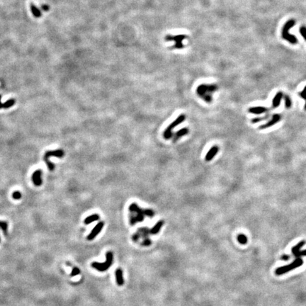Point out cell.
Masks as SVG:
<instances>
[{
	"label": "cell",
	"instance_id": "6da1fadb",
	"mask_svg": "<svg viewBox=\"0 0 306 306\" xmlns=\"http://www.w3.org/2000/svg\"><path fill=\"white\" fill-rule=\"evenodd\" d=\"M217 89L218 86L216 85H201L197 87L196 93L201 98H202L208 103H210L212 101L210 94Z\"/></svg>",
	"mask_w": 306,
	"mask_h": 306
},
{
	"label": "cell",
	"instance_id": "7a4b0ae2",
	"mask_svg": "<svg viewBox=\"0 0 306 306\" xmlns=\"http://www.w3.org/2000/svg\"><path fill=\"white\" fill-rule=\"evenodd\" d=\"M295 24H296V21L294 20L291 19L285 23L282 29V38L292 44H296L298 43L297 38L289 33L290 29Z\"/></svg>",
	"mask_w": 306,
	"mask_h": 306
},
{
	"label": "cell",
	"instance_id": "3957f363",
	"mask_svg": "<svg viewBox=\"0 0 306 306\" xmlns=\"http://www.w3.org/2000/svg\"><path fill=\"white\" fill-rule=\"evenodd\" d=\"M303 264V261L301 258H296L295 260L291 264L285 265V266H281V267H279L276 269L275 274L278 276L283 275V274H286L287 272L292 271V270L295 269V268H297L299 267V266H301L302 264Z\"/></svg>",
	"mask_w": 306,
	"mask_h": 306
},
{
	"label": "cell",
	"instance_id": "277c9868",
	"mask_svg": "<svg viewBox=\"0 0 306 306\" xmlns=\"http://www.w3.org/2000/svg\"><path fill=\"white\" fill-rule=\"evenodd\" d=\"M113 263V253L111 252H108L106 254V262L104 263L93 262L91 266L99 271H105L108 270Z\"/></svg>",
	"mask_w": 306,
	"mask_h": 306
},
{
	"label": "cell",
	"instance_id": "5b68a950",
	"mask_svg": "<svg viewBox=\"0 0 306 306\" xmlns=\"http://www.w3.org/2000/svg\"><path fill=\"white\" fill-rule=\"evenodd\" d=\"M65 155V152L63 150H51V151H48L45 153L43 160L45 162L47 165L48 169H49L50 171H53L55 169V166L53 162H51L49 160L50 157H56L61 158L63 157V156Z\"/></svg>",
	"mask_w": 306,
	"mask_h": 306
},
{
	"label": "cell",
	"instance_id": "8992f818",
	"mask_svg": "<svg viewBox=\"0 0 306 306\" xmlns=\"http://www.w3.org/2000/svg\"><path fill=\"white\" fill-rule=\"evenodd\" d=\"M129 210L131 212H135L137 216H132L130 219V223L131 225H134L138 222H143L144 220V210H143L138 207L137 203H132L129 207Z\"/></svg>",
	"mask_w": 306,
	"mask_h": 306
},
{
	"label": "cell",
	"instance_id": "52a82bcc",
	"mask_svg": "<svg viewBox=\"0 0 306 306\" xmlns=\"http://www.w3.org/2000/svg\"><path fill=\"white\" fill-rule=\"evenodd\" d=\"M186 119V115L184 114H181L180 115H179L177 118L175 119V120L173 121L171 124L169 125V126L167 127V128H166V130H165V132H164V134H163V136L164 138H165V139L166 140H169L171 138L173 137V133L172 132H171V130H172L173 128H174L175 127H177V126H179L180 124H182V123L184 122V121H185Z\"/></svg>",
	"mask_w": 306,
	"mask_h": 306
},
{
	"label": "cell",
	"instance_id": "ba28073f",
	"mask_svg": "<svg viewBox=\"0 0 306 306\" xmlns=\"http://www.w3.org/2000/svg\"><path fill=\"white\" fill-rule=\"evenodd\" d=\"M186 38H187V36H186V35H167L165 36V40L166 41L174 42V48H176V49H182V48H184V44H183V41H184V40H185Z\"/></svg>",
	"mask_w": 306,
	"mask_h": 306
},
{
	"label": "cell",
	"instance_id": "9c48e42d",
	"mask_svg": "<svg viewBox=\"0 0 306 306\" xmlns=\"http://www.w3.org/2000/svg\"><path fill=\"white\" fill-rule=\"evenodd\" d=\"M281 118H282V117H281V114H279V113H274V114L272 115L271 118L270 119L266 124L261 125V126L259 127V129L264 130L266 129V128H270V127H272L275 124H278V123L281 120Z\"/></svg>",
	"mask_w": 306,
	"mask_h": 306
},
{
	"label": "cell",
	"instance_id": "30bf717a",
	"mask_svg": "<svg viewBox=\"0 0 306 306\" xmlns=\"http://www.w3.org/2000/svg\"><path fill=\"white\" fill-rule=\"evenodd\" d=\"M104 226V222H99L96 224V225L95 226L94 228H93L92 230L91 231V232L89 233V235L87 236V240L91 241V240H93L94 239L96 238V236L99 234V232L102 231V230L103 229Z\"/></svg>",
	"mask_w": 306,
	"mask_h": 306
},
{
	"label": "cell",
	"instance_id": "8fae6325",
	"mask_svg": "<svg viewBox=\"0 0 306 306\" xmlns=\"http://www.w3.org/2000/svg\"><path fill=\"white\" fill-rule=\"evenodd\" d=\"M270 110H271V108H266L264 107V106H253V107L249 108L248 112L252 113V114L259 115L262 114V113H267Z\"/></svg>",
	"mask_w": 306,
	"mask_h": 306
},
{
	"label": "cell",
	"instance_id": "7c38bea8",
	"mask_svg": "<svg viewBox=\"0 0 306 306\" xmlns=\"http://www.w3.org/2000/svg\"><path fill=\"white\" fill-rule=\"evenodd\" d=\"M42 171L40 169H37L32 174V181L33 184L36 186L42 185Z\"/></svg>",
	"mask_w": 306,
	"mask_h": 306
},
{
	"label": "cell",
	"instance_id": "4fadbf2b",
	"mask_svg": "<svg viewBox=\"0 0 306 306\" xmlns=\"http://www.w3.org/2000/svg\"><path fill=\"white\" fill-rule=\"evenodd\" d=\"M218 151H219V147H218V145H214V146H213L206 154V157H205L206 161H211V160L213 159L214 157L218 154Z\"/></svg>",
	"mask_w": 306,
	"mask_h": 306
},
{
	"label": "cell",
	"instance_id": "5bb4252c",
	"mask_svg": "<svg viewBox=\"0 0 306 306\" xmlns=\"http://www.w3.org/2000/svg\"><path fill=\"white\" fill-rule=\"evenodd\" d=\"M283 97V94L282 91H279V92L277 93V94L275 95V96L273 99V101H272V106L271 107V109H274L277 108L278 106H279Z\"/></svg>",
	"mask_w": 306,
	"mask_h": 306
},
{
	"label": "cell",
	"instance_id": "9a60e30c",
	"mask_svg": "<svg viewBox=\"0 0 306 306\" xmlns=\"http://www.w3.org/2000/svg\"><path fill=\"white\" fill-rule=\"evenodd\" d=\"M188 133V128H182V129H180L178 131L175 132V133L174 134V138H173V142L174 143H175L177 140H178L180 138H182V136L185 135H187V134Z\"/></svg>",
	"mask_w": 306,
	"mask_h": 306
},
{
	"label": "cell",
	"instance_id": "2e32d148",
	"mask_svg": "<svg viewBox=\"0 0 306 306\" xmlns=\"http://www.w3.org/2000/svg\"><path fill=\"white\" fill-rule=\"evenodd\" d=\"M115 280H116L117 284H118L119 286H121V285H124V277H123V271L121 268H118V269L115 271Z\"/></svg>",
	"mask_w": 306,
	"mask_h": 306
},
{
	"label": "cell",
	"instance_id": "e0dca14e",
	"mask_svg": "<svg viewBox=\"0 0 306 306\" xmlns=\"http://www.w3.org/2000/svg\"><path fill=\"white\" fill-rule=\"evenodd\" d=\"M164 225V221H160L157 223L154 226L152 227V229L150 230V233L152 235H156L157 234L158 232H160V230H161L162 225Z\"/></svg>",
	"mask_w": 306,
	"mask_h": 306
},
{
	"label": "cell",
	"instance_id": "ac0fdd59",
	"mask_svg": "<svg viewBox=\"0 0 306 306\" xmlns=\"http://www.w3.org/2000/svg\"><path fill=\"white\" fill-rule=\"evenodd\" d=\"M99 218L100 216L99 214H92V215L89 216L88 217L85 218V221H84V223H85V225H89V224L93 223V222L99 221Z\"/></svg>",
	"mask_w": 306,
	"mask_h": 306
},
{
	"label": "cell",
	"instance_id": "d6986e66",
	"mask_svg": "<svg viewBox=\"0 0 306 306\" xmlns=\"http://www.w3.org/2000/svg\"><path fill=\"white\" fill-rule=\"evenodd\" d=\"M30 8H31V11L32 12L33 16H35V18H40V16H42L41 12L38 9V7L35 6V4L31 3V5H30Z\"/></svg>",
	"mask_w": 306,
	"mask_h": 306
},
{
	"label": "cell",
	"instance_id": "ffe728a7",
	"mask_svg": "<svg viewBox=\"0 0 306 306\" xmlns=\"http://www.w3.org/2000/svg\"><path fill=\"white\" fill-rule=\"evenodd\" d=\"M305 244V242L303 241H303H300V242H298V243L296 244V245H295L294 247L292 248V250H291L293 255H295V254L297 253L298 252H299L300 249V248L303 247V246Z\"/></svg>",
	"mask_w": 306,
	"mask_h": 306
},
{
	"label": "cell",
	"instance_id": "44dd1931",
	"mask_svg": "<svg viewBox=\"0 0 306 306\" xmlns=\"http://www.w3.org/2000/svg\"><path fill=\"white\" fill-rule=\"evenodd\" d=\"M269 117H270V114H269V113H268V114L265 115L264 116H263V117H258V118H252L251 120V123H252V124H257V123L261 122V121H262L267 120V119L269 118Z\"/></svg>",
	"mask_w": 306,
	"mask_h": 306
},
{
	"label": "cell",
	"instance_id": "7402d4cb",
	"mask_svg": "<svg viewBox=\"0 0 306 306\" xmlns=\"http://www.w3.org/2000/svg\"><path fill=\"white\" fill-rule=\"evenodd\" d=\"M283 99L285 101V106L286 109H290L292 106V102L291 97L287 94H283Z\"/></svg>",
	"mask_w": 306,
	"mask_h": 306
},
{
	"label": "cell",
	"instance_id": "603a6c76",
	"mask_svg": "<svg viewBox=\"0 0 306 306\" xmlns=\"http://www.w3.org/2000/svg\"><path fill=\"white\" fill-rule=\"evenodd\" d=\"M0 229L2 230L4 234L6 235L8 231V223L6 221H0Z\"/></svg>",
	"mask_w": 306,
	"mask_h": 306
},
{
	"label": "cell",
	"instance_id": "cb8c5ba5",
	"mask_svg": "<svg viewBox=\"0 0 306 306\" xmlns=\"http://www.w3.org/2000/svg\"><path fill=\"white\" fill-rule=\"evenodd\" d=\"M15 102H16V101H15L14 99H11L7 101L4 104H3L2 107L4 109H9V108L12 107V106L14 105Z\"/></svg>",
	"mask_w": 306,
	"mask_h": 306
},
{
	"label": "cell",
	"instance_id": "d4e9b609",
	"mask_svg": "<svg viewBox=\"0 0 306 306\" xmlns=\"http://www.w3.org/2000/svg\"><path fill=\"white\" fill-rule=\"evenodd\" d=\"M238 240L240 244H245L247 242V236L244 235L243 234H240L238 236Z\"/></svg>",
	"mask_w": 306,
	"mask_h": 306
},
{
	"label": "cell",
	"instance_id": "484cf974",
	"mask_svg": "<svg viewBox=\"0 0 306 306\" xmlns=\"http://www.w3.org/2000/svg\"><path fill=\"white\" fill-rule=\"evenodd\" d=\"M299 96L300 97L303 99L305 101V106H304V109H305V111H306V86L304 87L303 90L301 92H299Z\"/></svg>",
	"mask_w": 306,
	"mask_h": 306
},
{
	"label": "cell",
	"instance_id": "4316f807",
	"mask_svg": "<svg viewBox=\"0 0 306 306\" xmlns=\"http://www.w3.org/2000/svg\"><path fill=\"white\" fill-rule=\"evenodd\" d=\"M22 196L21 192L18 191H15L13 192L12 193V197L13 199H15V200H19V199H21V198Z\"/></svg>",
	"mask_w": 306,
	"mask_h": 306
},
{
	"label": "cell",
	"instance_id": "83f0119b",
	"mask_svg": "<svg viewBox=\"0 0 306 306\" xmlns=\"http://www.w3.org/2000/svg\"><path fill=\"white\" fill-rule=\"evenodd\" d=\"M80 274L79 268L77 267H74L73 268H72V272H71V274H70V276L72 277H75V276H77L78 274Z\"/></svg>",
	"mask_w": 306,
	"mask_h": 306
},
{
	"label": "cell",
	"instance_id": "f1b7e54d",
	"mask_svg": "<svg viewBox=\"0 0 306 306\" xmlns=\"http://www.w3.org/2000/svg\"><path fill=\"white\" fill-rule=\"evenodd\" d=\"M293 255L296 257V258H300V257H306V249L305 250H302V251L300 250L299 252H298L297 253H296Z\"/></svg>",
	"mask_w": 306,
	"mask_h": 306
},
{
	"label": "cell",
	"instance_id": "f546056e",
	"mask_svg": "<svg viewBox=\"0 0 306 306\" xmlns=\"http://www.w3.org/2000/svg\"><path fill=\"white\" fill-rule=\"evenodd\" d=\"M144 215L150 218H152L154 216V211L151 209H145L144 210Z\"/></svg>",
	"mask_w": 306,
	"mask_h": 306
},
{
	"label": "cell",
	"instance_id": "4dcf8cb0",
	"mask_svg": "<svg viewBox=\"0 0 306 306\" xmlns=\"http://www.w3.org/2000/svg\"><path fill=\"white\" fill-rule=\"evenodd\" d=\"M299 31H300V33L301 34L302 36L303 37V38L306 40V27H305V26L300 27Z\"/></svg>",
	"mask_w": 306,
	"mask_h": 306
},
{
	"label": "cell",
	"instance_id": "1f68e13d",
	"mask_svg": "<svg viewBox=\"0 0 306 306\" xmlns=\"http://www.w3.org/2000/svg\"><path fill=\"white\" fill-rule=\"evenodd\" d=\"M151 244V241L148 238H145V240L142 243V245L143 246H150Z\"/></svg>",
	"mask_w": 306,
	"mask_h": 306
},
{
	"label": "cell",
	"instance_id": "d6a6232c",
	"mask_svg": "<svg viewBox=\"0 0 306 306\" xmlns=\"http://www.w3.org/2000/svg\"><path fill=\"white\" fill-rule=\"evenodd\" d=\"M140 237V235H139V233H138V232L135 233V234L134 235H133V237H132V240H133V241H134V242H137V241H138V240H139Z\"/></svg>",
	"mask_w": 306,
	"mask_h": 306
},
{
	"label": "cell",
	"instance_id": "836d02e7",
	"mask_svg": "<svg viewBox=\"0 0 306 306\" xmlns=\"http://www.w3.org/2000/svg\"><path fill=\"white\" fill-rule=\"evenodd\" d=\"M290 258H291V257L289 256L288 255H283L281 256V259L283 261H288V259H290Z\"/></svg>",
	"mask_w": 306,
	"mask_h": 306
},
{
	"label": "cell",
	"instance_id": "e575fe53",
	"mask_svg": "<svg viewBox=\"0 0 306 306\" xmlns=\"http://www.w3.org/2000/svg\"><path fill=\"white\" fill-rule=\"evenodd\" d=\"M1 95H0V109H2V108H3V107H2L3 104H1Z\"/></svg>",
	"mask_w": 306,
	"mask_h": 306
},
{
	"label": "cell",
	"instance_id": "d590c367",
	"mask_svg": "<svg viewBox=\"0 0 306 306\" xmlns=\"http://www.w3.org/2000/svg\"><path fill=\"white\" fill-rule=\"evenodd\" d=\"M0 242H1V239H0Z\"/></svg>",
	"mask_w": 306,
	"mask_h": 306
}]
</instances>
